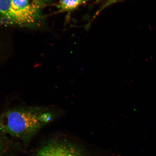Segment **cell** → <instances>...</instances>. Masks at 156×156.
<instances>
[{
  "mask_svg": "<svg viewBox=\"0 0 156 156\" xmlns=\"http://www.w3.org/2000/svg\"><path fill=\"white\" fill-rule=\"evenodd\" d=\"M65 113L61 109L52 107L34 106L11 109L0 116V131L12 137L27 141L44 126Z\"/></svg>",
  "mask_w": 156,
  "mask_h": 156,
  "instance_id": "obj_1",
  "label": "cell"
},
{
  "mask_svg": "<svg viewBox=\"0 0 156 156\" xmlns=\"http://www.w3.org/2000/svg\"><path fill=\"white\" fill-rule=\"evenodd\" d=\"M46 1L0 0V23L9 26L32 27L42 19V9Z\"/></svg>",
  "mask_w": 156,
  "mask_h": 156,
  "instance_id": "obj_2",
  "label": "cell"
},
{
  "mask_svg": "<svg viewBox=\"0 0 156 156\" xmlns=\"http://www.w3.org/2000/svg\"><path fill=\"white\" fill-rule=\"evenodd\" d=\"M36 156H83L77 148L66 142L52 141L45 145Z\"/></svg>",
  "mask_w": 156,
  "mask_h": 156,
  "instance_id": "obj_3",
  "label": "cell"
},
{
  "mask_svg": "<svg viewBox=\"0 0 156 156\" xmlns=\"http://www.w3.org/2000/svg\"><path fill=\"white\" fill-rule=\"evenodd\" d=\"M87 0H60L59 7L63 10H69L75 8Z\"/></svg>",
  "mask_w": 156,
  "mask_h": 156,
  "instance_id": "obj_4",
  "label": "cell"
},
{
  "mask_svg": "<svg viewBox=\"0 0 156 156\" xmlns=\"http://www.w3.org/2000/svg\"><path fill=\"white\" fill-rule=\"evenodd\" d=\"M0 132H1L0 131ZM5 150V146L2 139L1 134H0V156H2Z\"/></svg>",
  "mask_w": 156,
  "mask_h": 156,
  "instance_id": "obj_5",
  "label": "cell"
}]
</instances>
